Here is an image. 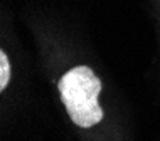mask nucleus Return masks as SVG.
<instances>
[{"label": "nucleus", "mask_w": 160, "mask_h": 141, "mask_svg": "<svg viewBox=\"0 0 160 141\" xmlns=\"http://www.w3.org/2000/svg\"><path fill=\"white\" fill-rule=\"evenodd\" d=\"M61 101L71 121L79 128H91L103 119L98 102L101 81L88 66H76L59 81Z\"/></svg>", "instance_id": "f257e3e1"}, {"label": "nucleus", "mask_w": 160, "mask_h": 141, "mask_svg": "<svg viewBox=\"0 0 160 141\" xmlns=\"http://www.w3.org/2000/svg\"><path fill=\"white\" fill-rule=\"evenodd\" d=\"M10 82V62L7 54L0 52V91H5V87Z\"/></svg>", "instance_id": "f03ea898"}]
</instances>
